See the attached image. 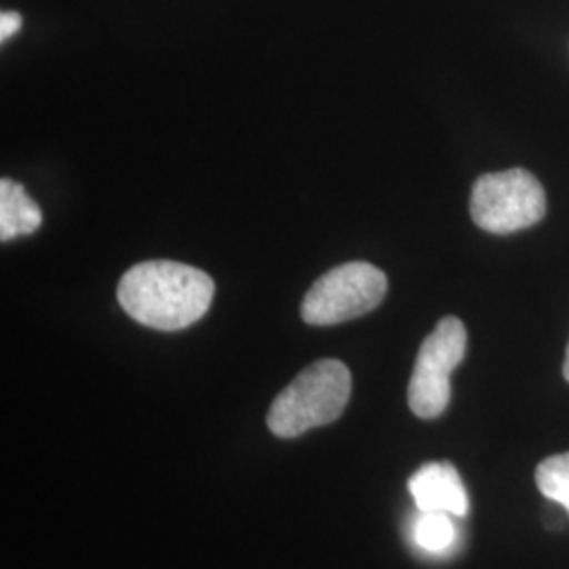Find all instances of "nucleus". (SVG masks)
Returning <instances> with one entry per match:
<instances>
[{"mask_svg":"<svg viewBox=\"0 0 569 569\" xmlns=\"http://www.w3.org/2000/svg\"><path fill=\"white\" fill-rule=\"evenodd\" d=\"M387 291V274L380 268L348 262L331 268L308 289L300 315L308 326H338L378 308Z\"/></svg>","mask_w":569,"mask_h":569,"instance_id":"7ed1b4c3","label":"nucleus"},{"mask_svg":"<svg viewBox=\"0 0 569 569\" xmlns=\"http://www.w3.org/2000/svg\"><path fill=\"white\" fill-rule=\"evenodd\" d=\"M352 390L342 361L321 359L284 387L268 409L266 425L281 439H296L312 428L327 427L345 413Z\"/></svg>","mask_w":569,"mask_h":569,"instance_id":"f03ea898","label":"nucleus"},{"mask_svg":"<svg viewBox=\"0 0 569 569\" xmlns=\"http://www.w3.org/2000/svg\"><path fill=\"white\" fill-rule=\"evenodd\" d=\"M409 493L420 512H446L465 517L468 493L458 468L451 462H428L409 477Z\"/></svg>","mask_w":569,"mask_h":569,"instance_id":"423d86ee","label":"nucleus"},{"mask_svg":"<svg viewBox=\"0 0 569 569\" xmlns=\"http://www.w3.org/2000/svg\"><path fill=\"white\" fill-rule=\"evenodd\" d=\"M216 293L213 279L171 260H150L122 274L117 298L138 323L159 331H180L201 321Z\"/></svg>","mask_w":569,"mask_h":569,"instance_id":"f257e3e1","label":"nucleus"},{"mask_svg":"<svg viewBox=\"0 0 569 569\" xmlns=\"http://www.w3.org/2000/svg\"><path fill=\"white\" fill-rule=\"evenodd\" d=\"M563 376H566V380L569 382V342L568 348H566V363H563Z\"/></svg>","mask_w":569,"mask_h":569,"instance_id":"9b49d317","label":"nucleus"},{"mask_svg":"<svg viewBox=\"0 0 569 569\" xmlns=\"http://www.w3.org/2000/svg\"><path fill=\"white\" fill-rule=\"evenodd\" d=\"M413 542L427 552H446L456 542V526L446 512H420L413 523Z\"/></svg>","mask_w":569,"mask_h":569,"instance_id":"6e6552de","label":"nucleus"},{"mask_svg":"<svg viewBox=\"0 0 569 569\" xmlns=\"http://www.w3.org/2000/svg\"><path fill=\"white\" fill-rule=\"evenodd\" d=\"M42 224V211L30 199L21 183L9 178L0 180V239L2 243L37 232Z\"/></svg>","mask_w":569,"mask_h":569,"instance_id":"0eeeda50","label":"nucleus"},{"mask_svg":"<svg viewBox=\"0 0 569 569\" xmlns=\"http://www.w3.org/2000/svg\"><path fill=\"white\" fill-rule=\"evenodd\" d=\"M20 28V13H16V11H2V13H0V41H9Z\"/></svg>","mask_w":569,"mask_h":569,"instance_id":"9d476101","label":"nucleus"},{"mask_svg":"<svg viewBox=\"0 0 569 569\" xmlns=\"http://www.w3.org/2000/svg\"><path fill=\"white\" fill-rule=\"evenodd\" d=\"M467 327L458 317H443L420 346L407 388L409 409L422 418H439L451 399V373L467 357Z\"/></svg>","mask_w":569,"mask_h":569,"instance_id":"39448f33","label":"nucleus"},{"mask_svg":"<svg viewBox=\"0 0 569 569\" xmlns=\"http://www.w3.org/2000/svg\"><path fill=\"white\" fill-rule=\"evenodd\" d=\"M547 213L545 188L526 169L481 176L470 194L472 222L491 234H510L538 224Z\"/></svg>","mask_w":569,"mask_h":569,"instance_id":"20e7f679","label":"nucleus"},{"mask_svg":"<svg viewBox=\"0 0 569 569\" xmlns=\"http://www.w3.org/2000/svg\"><path fill=\"white\" fill-rule=\"evenodd\" d=\"M536 486L545 498L569 512V451L550 456L538 465Z\"/></svg>","mask_w":569,"mask_h":569,"instance_id":"1a4fd4ad","label":"nucleus"}]
</instances>
